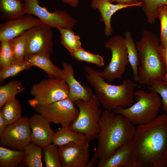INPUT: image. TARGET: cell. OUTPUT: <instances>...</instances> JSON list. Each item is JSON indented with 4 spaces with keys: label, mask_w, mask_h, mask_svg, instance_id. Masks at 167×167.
<instances>
[{
    "label": "cell",
    "mask_w": 167,
    "mask_h": 167,
    "mask_svg": "<svg viewBox=\"0 0 167 167\" xmlns=\"http://www.w3.org/2000/svg\"><path fill=\"white\" fill-rule=\"evenodd\" d=\"M132 143L133 167H167V115L138 125Z\"/></svg>",
    "instance_id": "6da1fadb"
},
{
    "label": "cell",
    "mask_w": 167,
    "mask_h": 167,
    "mask_svg": "<svg viewBox=\"0 0 167 167\" xmlns=\"http://www.w3.org/2000/svg\"><path fill=\"white\" fill-rule=\"evenodd\" d=\"M99 126L95 151L98 162L108 158L122 146L132 142L136 130L126 118L105 109L102 113Z\"/></svg>",
    "instance_id": "7a4b0ae2"
},
{
    "label": "cell",
    "mask_w": 167,
    "mask_h": 167,
    "mask_svg": "<svg viewBox=\"0 0 167 167\" xmlns=\"http://www.w3.org/2000/svg\"><path fill=\"white\" fill-rule=\"evenodd\" d=\"M84 69L87 81L94 88L105 110L113 111L118 107H127L134 102L136 84L131 80H124L119 85L111 84L106 82L100 72L88 66Z\"/></svg>",
    "instance_id": "3957f363"
},
{
    "label": "cell",
    "mask_w": 167,
    "mask_h": 167,
    "mask_svg": "<svg viewBox=\"0 0 167 167\" xmlns=\"http://www.w3.org/2000/svg\"><path fill=\"white\" fill-rule=\"evenodd\" d=\"M160 42L156 34L144 29L135 43L139 61L137 82L140 84L148 86L153 81L164 79L165 69L159 54Z\"/></svg>",
    "instance_id": "277c9868"
},
{
    "label": "cell",
    "mask_w": 167,
    "mask_h": 167,
    "mask_svg": "<svg viewBox=\"0 0 167 167\" xmlns=\"http://www.w3.org/2000/svg\"><path fill=\"white\" fill-rule=\"evenodd\" d=\"M136 102L130 106L118 107L113 111L127 118L133 125L146 124L158 116L161 107V99L156 93L139 89L135 92Z\"/></svg>",
    "instance_id": "5b68a950"
},
{
    "label": "cell",
    "mask_w": 167,
    "mask_h": 167,
    "mask_svg": "<svg viewBox=\"0 0 167 167\" xmlns=\"http://www.w3.org/2000/svg\"><path fill=\"white\" fill-rule=\"evenodd\" d=\"M75 104L79 110L76 119L69 126L72 130L81 133L90 142L97 138L100 131L101 115L100 102L95 94L88 101L79 100Z\"/></svg>",
    "instance_id": "8992f818"
},
{
    "label": "cell",
    "mask_w": 167,
    "mask_h": 167,
    "mask_svg": "<svg viewBox=\"0 0 167 167\" xmlns=\"http://www.w3.org/2000/svg\"><path fill=\"white\" fill-rule=\"evenodd\" d=\"M68 86L64 79L49 78L33 84L30 93L33 97L28 101L33 108L46 106L68 98Z\"/></svg>",
    "instance_id": "52a82bcc"
},
{
    "label": "cell",
    "mask_w": 167,
    "mask_h": 167,
    "mask_svg": "<svg viewBox=\"0 0 167 167\" xmlns=\"http://www.w3.org/2000/svg\"><path fill=\"white\" fill-rule=\"evenodd\" d=\"M105 47L111 51L112 57L109 64L101 72V76L109 82L121 79L129 63L127 48L124 38L114 35L106 41Z\"/></svg>",
    "instance_id": "ba28073f"
},
{
    "label": "cell",
    "mask_w": 167,
    "mask_h": 167,
    "mask_svg": "<svg viewBox=\"0 0 167 167\" xmlns=\"http://www.w3.org/2000/svg\"><path fill=\"white\" fill-rule=\"evenodd\" d=\"M27 14L32 15L50 27L72 28L77 21L66 11H49L37 0H24Z\"/></svg>",
    "instance_id": "9c48e42d"
},
{
    "label": "cell",
    "mask_w": 167,
    "mask_h": 167,
    "mask_svg": "<svg viewBox=\"0 0 167 167\" xmlns=\"http://www.w3.org/2000/svg\"><path fill=\"white\" fill-rule=\"evenodd\" d=\"M75 104L68 98L34 109L51 123L68 127L76 119L79 112Z\"/></svg>",
    "instance_id": "30bf717a"
},
{
    "label": "cell",
    "mask_w": 167,
    "mask_h": 167,
    "mask_svg": "<svg viewBox=\"0 0 167 167\" xmlns=\"http://www.w3.org/2000/svg\"><path fill=\"white\" fill-rule=\"evenodd\" d=\"M29 118L21 117L16 122L7 125L0 135V146L17 150H24L31 143V129Z\"/></svg>",
    "instance_id": "8fae6325"
},
{
    "label": "cell",
    "mask_w": 167,
    "mask_h": 167,
    "mask_svg": "<svg viewBox=\"0 0 167 167\" xmlns=\"http://www.w3.org/2000/svg\"><path fill=\"white\" fill-rule=\"evenodd\" d=\"M51 27L41 22L33 28L28 40L25 56L45 54L50 57L53 42Z\"/></svg>",
    "instance_id": "7c38bea8"
},
{
    "label": "cell",
    "mask_w": 167,
    "mask_h": 167,
    "mask_svg": "<svg viewBox=\"0 0 167 167\" xmlns=\"http://www.w3.org/2000/svg\"><path fill=\"white\" fill-rule=\"evenodd\" d=\"M89 143H70L58 147L61 167H86L90 157Z\"/></svg>",
    "instance_id": "4fadbf2b"
},
{
    "label": "cell",
    "mask_w": 167,
    "mask_h": 167,
    "mask_svg": "<svg viewBox=\"0 0 167 167\" xmlns=\"http://www.w3.org/2000/svg\"><path fill=\"white\" fill-rule=\"evenodd\" d=\"M41 21L30 14L1 23L0 25V41H10L25 32L37 26Z\"/></svg>",
    "instance_id": "5bb4252c"
},
{
    "label": "cell",
    "mask_w": 167,
    "mask_h": 167,
    "mask_svg": "<svg viewBox=\"0 0 167 167\" xmlns=\"http://www.w3.org/2000/svg\"><path fill=\"white\" fill-rule=\"evenodd\" d=\"M29 122L31 142L43 147L52 143L55 132L49 121L41 114H36L29 118Z\"/></svg>",
    "instance_id": "9a60e30c"
},
{
    "label": "cell",
    "mask_w": 167,
    "mask_h": 167,
    "mask_svg": "<svg viewBox=\"0 0 167 167\" xmlns=\"http://www.w3.org/2000/svg\"><path fill=\"white\" fill-rule=\"evenodd\" d=\"M63 79L69 88L68 98L74 103L79 100L85 101L89 100L94 95L88 87L82 85L75 78L72 66L66 62L62 65Z\"/></svg>",
    "instance_id": "2e32d148"
},
{
    "label": "cell",
    "mask_w": 167,
    "mask_h": 167,
    "mask_svg": "<svg viewBox=\"0 0 167 167\" xmlns=\"http://www.w3.org/2000/svg\"><path fill=\"white\" fill-rule=\"evenodd\" d=\"M91 7L93 9H98L100 12L101 15L100 20L104 23V34L107 36L112 35L111 19L113 15L120 10L131 7L130 6L118 3L113 4L107 0H92Z\"/></svg>",
    "instance_id": "e0dca14e"
},
{
    "label": "cell",
    "mask_w": 167,
    "mask_h": 167,
    "mask_svg": "<svg viewBox=\"0 0 167 167\" xmlns=\"http://www.w3.org/2000/svg\"><path fill=\"white\" fill-rule=\"evenodd\" d=\"M132 142L125 144L118 148L108 158L99 162L97 167H133Z\"/></svg>",
    "instance_id": "ac0fdd59"
},
{
    "label": "cell",
    "mask_w": 167,
    "mask_h": 167,
    "mask_svg": "<svg viewBox=\"0 0 167 167\" xmlns=\"http://www.w3.org/2000/svg\"><path fill=\"white\" fill-rule=\"evenodd\" d=\"M50 57L45 54H36L24 56V60L32 66L37 67L44 71L49 78L63 79V71L54 65Z\"/></svg>",
    "instance_id": "d6986e66"
},
{
    "label": "cell",
    "mask_w": 167,
    "mask_h": 167,
    "mask_svg": "<svg viewBox=\"0 0 167 167\" xmlns=\"http://www.w3.org/2000/svg\"><path fill=\"white\" fill-rule=\"evenodd\" d=\"M87 141L84 134L72 130L69 126H62L55 132L52 143L58 147L70 143L80 144Z\"/></svg>",
    "instance_id": "ffe728a7"
},
{
    "label": "cell",
    "mask_w": 167,
    "mask_h": 167,
    "mask_svg": "<svg viewBox=\"0 0 167 167\" xmlns=\"http://www.w3.org/2000/svg\"><path fill=\"white\" fill-rule=\"evenodd\" d=\"M1 18L2 19H14L27 14L24 2L19 0H0Z\"/></svg>",
    "instance_id": "44dd1931"
},
{
    "label": "cell",
    "mask_w": 167,
    "mask_h": 167,
    "mask_svg": "<svg viewBox=\"0 0 167 167\" xmlns=\"http://www.w3.org/2000/svg\"><path fill=\"white\" fill-rule=\"evenodd\" d=\"M124 39L127 48L128 62L132 71L134 79L137 82L139 64L138 50L130 32L128 31L125 32Z\"/></svg>",
    "instance_id": "7402d4cb"
},
{
    "label": "cell",
    "mask_w": 167,
    "mask_h": 167,
    "mask_svg": "<svg viewBox=\"0 0 167 167\" xmlns=\"http://www.w3.org/2000/svg\"><path fill=\"white\" fill-rule=\"evenodd\" d=\"M24 150H17L0 146V167H15L23 161Z\"/></svg>",
    "instance_id": "603a6c76"
},
{
    "label": "cell",
    "mask_w": 167,
    "mask_h": 167,
    "mask_svg": "<svg viewBox=\"0 0 167 167\" xmlns=\"http://www.w3.org/2000/svg\"><path fill=\"white\" fill-rule=\"evenodd\" d=\"M33 28L9 41L14 54V59L12 62L23 61L28 40Z\"/></svg>",
    "instance_id": "cb8c5ba5"
},
{
    "label": "cell",
    "mask_w": 167,
    "mask_h": 167,
    "mask_svg": "<svg viewBox=\"0 0 167 167\" xmlns=\"http://www.w3.org/2000/svg\"><path fill=\"white\" fill-rule=\"evenodd\" d=\"M2 108V110H0L7 125L16 122L22 117L21 105L15 97L8 100Z\"/></svg>",
    "instance_id": "d4e9b609"
},
{
    "label": "cell",
    "mask_w": 167,
    "mask_h": 167,
    "mask_svg": "<svg viewBox=\"0 0 167 167\" xmlns=\"http://www.w3.org/2000/svg\"><path fill=\"white\" fill-rule=\"evenodd\" d=\"M43 147L31 143L24 150L25 156L23 161L28 167H42V153Z\"/></svg>",
    "instance_id": "484cf974"
},
{
    "label": "cell",
    "mask_w": 167,
    "mask_h": 167,
    "mask_svg": "<svg viewBox=\"0 0 167 167\" xmlns=\"http://www.w3.org/2000/svg\"><path fill=\"white\" fill-rule=\"evenodd\" d=\"M25 88L21 81L12 80L0 86V108L9 99L23 92Z\"/></svg>",
    "instance_id": "4316f807"
},
{
    "label": "cell",
    "mask_w": 167,
    "mask_h": 167,
    "mask_svg": "<svg viewBox=\"0 0 167 167\" xmlns=\"http://www.w3.org/2000/svg\"><path fill=\"white\" fill-rule=\"evenodd\" d=\"M58 29L60 34L61 44L70 53L81 47L80 37L75 34L72 28H59Z\"/></svg>",
    "instance_id": "83f0119b"
},
{
    "label": "cell",
    "mask_w": 167,
    "mask_h": 167,
    "mask_svg": "<svg viewBox=\"0 0 167 167\" xmlns=\"http://www.w3.org/2000/svg\"><path fill=\"white\" fill-rule=\"evenodd\" d=\"M142 3L143 11L147 19L148 22L153 24L158 18L160 8L163 5L167 6V0H139Z\"/></svg>",
    "instance_id": "f1b7e54d"
},
{
    "label": "cell",
    "mask_w": 167,
    "mask_h": 167,
    "mask_svg": "<svg viewBox=\"0 0 167 167\" xmlns=\"http://www.w3.org/2000/svg\"><path fill=\"white\" fill-rule=\"evenodd\" d=\"M70 54L71 57L77 61L92 63L99 66L104 65V60L102 56L87 51L82 47Z\"/></svg>",
    "instance_id": "f546056e"
},
{
    "label": "cell",
    "mask_w": 167,
    "mask_h": 167,
    "mask_svg": "<svg viewBox=\"0 0 167 167\" xmlns=\"http://www.w3.org/2000/svg\"><path fill=\"white\" fill-rule=\"evenodd\" d=\"M58 146L52 143L43 147V158L46 167H61L58 155Z\"/></svg>",
    "instance_id": "4dcf8cb0"
},
{
    "label": "cell",
    "mask_w": 167,
    "mask_h": 167,
    "mask_svg": "<svg viewBox=\"0 0 167 167\" xmlns=\"http://www.w3.org/2000/svg\"><path fill=\"white\" fill-rule=\"evenodd\" d=\"M32 67L29 63L24 60L20 62H12L8 67L1 69L0 82L3 81L8 78L15 77L22 71L28 70Z\"/></svg>",
    "instance_id": "1f68e13d"
},
{
    "label": "cell",
    "mask_w": 167,
    "mask_h": 167,
    "mask_svg": "<svg viewBox=\"0 0 167 167\" xmlns=\"http://www.w3.org/2000/svg\"><path fill=\"white\" fill-rule=\"evenodd\" d=\"M0 41V67L1 69H2L11 64L14 59V54L9 41L2 40Z\"/></svg>",
    "instance_id": "d6a6232c"
},
{
    "label": "cell",
    "mask_w": 167,
    "mask_h": 167,
    "mask_svg": "<svg viewBox=\"0 0 167 167\" xmlns=\"http://www.w3.org/2000/svg\"><path fill=\"white\" fill-rule=\"evenodd\" d=\"M150 92L156 93L161 99V107L167 113V82L165 80H154L148 86Z\"/></svg>",
    "instance_id": "836d02e7"
},
{
    "label": "cell",
    "mask_w": 167,
    "mask_h": 167,
    "mask_svg": "<svg viewBox=\"0 0 167 167\" xmlns=\"http://www.w3.org/2000/svg\"><path fill=\"white\" fill-rule=\"evenodd\" d=\"M158 18L161 24V45L163 47L167 46V6L163 5L159 8Z\"/></svg>",
    "instance_id": "e575fe53"
},
{
    "label": "cell",
    "mask_w": 167,
    "mask_h": 167,
    "mask_svg": "<svg viewBox=\"0 0 167 167\" xmlns=\"http://www.w3.org/2000/svg\"><path fill=\"white\" fill-rule=\"evenodd\" d=\"M159 52L161 58L165 65V74L164 79H167V46L163 47L160 45Z\"/></svg>",
    "instance_id": "d590c367"
},
{
    "label": "cell",
    "mask_w": 167,
    "mask_h": 167,
    "mask_svg": "<svg viewBox=\"0 0 167 167\" xmlns=\"http://www.w3.org/2000/svg\"><path fill=\"white\" fill-rule=\"evenodd\" d=\"M118 3L122 5L129 6L131 7L134 6H141L142 3L139 0H116Z\"/></svg>",
    "instance_id": "8d00e7d4"
},
{
    "label": "cell",
    "mask_w": 167,
    "mask_h": 167,
    "mask_svg": "<svg viewBox=\"0 0 167 167\" xmlns=\"http://www.w3.org/2000/svg\"><path fill=\"white\" fill-rule=\"evenodd\" d=\"M99 160L97 155L95 152L90 161H89L86 167H93L97 165Z\"/></svg>",
    "instance_id": "74e56055"
},
{
    "label": "cell",
    "mask_w": 167,
    "mask_h": 167,
    "mask_svg": "<svg viewBox=\"0 0 167 167\" xmlns=\"http://www.w3.org/2000/svg\"><path fill=\"white\" fill-rule=\"evenodd\" d=\"M7 125L3 116L2 112L0 110V135L5 131Z\"/></svg>",
    "instance_id": "f35d334b"
},
{
    "label": "cell",
    "mask_w": 167,
    "mask_h": 167,
    "mask_svg": "<svg viewBox=\"0 0 167 167\" xmlns=\"http://www.w3.org/2000/svg\"><path fill=\"white\" fill-rule=\"evenodd\" d=\"M65 3L71 6L76 8L79 3V0H61Z\"/></svg>",
    "instance_id": "ab89813d"
},
{
    "label": "cell",
    "mask_w": 167,
    "mask_h": 167,
    "mask_svg": "<svg viewBox=\"0 0 167 167\" xmlns=\"http://www.w3.org/2000/svg\"><path fill=\"white\" fill-rule=\"evenodd\" d=\"M107 0L110 2L111 3H113V2H116V0Z\"/></svg>",
    "instance_id": "60d3db41"
},
{
    "label": "cell",
    "mask_w": 167,
    "mask_h": 167,
    "mask_svg": "<svg viewBox=\"0 0 167 167\" xmlns=\"http://www.w3.org/2000/svg\"><path fill=\"white\" fill-rule=\"evenodd\" d=\"M19 0L21 2H23L24 1V0Z\"/></svg>",
    "instance_id": "b9f144b4"
},
{
    "label": "cell",
    "mask_w": 167,
    "mask_h": 167,
    "mask_svg": "<svg viewBox=\"0 0 167 167\" xmlns=\"http://www.w3.org/2000/svg\"><path fill=\"white\" fill-rule=\"evenodd\" d=\"M164 80H165L167 82V79H164Z\"/></svg>",
    "instance_id": "7bdbcfd3"
},
{
    "label": "cell",
    "mask_w": 167,
    "mask_h": 167,
    "mask_svg": "<svg viewBox=\"0 0 167 167\" xmlns=\"http://www.w3.org/2000/svg\"><path fill=\"white\" fill-rule=\"evenodd\" d=\"M38 0V1H39V0Z\"/></svg>",
    "instance_id": "ee69618b"
}]
</instances>
